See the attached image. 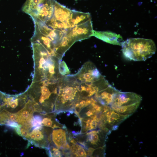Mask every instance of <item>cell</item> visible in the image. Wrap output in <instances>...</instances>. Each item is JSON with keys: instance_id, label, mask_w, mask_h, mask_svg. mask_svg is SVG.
Returning a JSON list of instances; mask_svg holds the SVG:
<instances>
[{"instance_id": "obj_1", "label": "cell", "mask_w": 157, "mask_h": 157, "mask_svg": "<svg viewBox=\"0 0 157 157\" xmlns=\"http://www.w3.org/2000/svg\"><path fill=\"white\" fill-rule=\"evenodd\" d=\"M121 46L125 57L130 60L144 61L151 57L155 53L154 42L150 39L131 38L122 42Z\"/></svg>"}, {"instance_id": "obj_2", "label": "cell", "mask_w": 157, "mask_h": 157, "mask_svg": "<svg viewBox=\"0 0 157 157\" xmlns=\"http://www.w3.org/2000/svg\"><path fill=\"white\" fill-rule=\"evenodd\" d=\"M55 121L62 125V128L69 131L74 135L80 134L82 129L81 119L78 113L70 110L60 111L56 113Z\"/></svg>"}, {"instance_id": "obj_3", "label": "cell", "mask_w": 157, "mask_h": 157, "mask_svg": "<svg viewBox=\"0 0 157 157\" xmlns=\"http://www.w3.org/2000/svg\"><path fill=\"white\" fill-rule=\"evenodd\" d=\"M142 97L132 92H122L118 91L115 95L110 106L113 109L140 103Z\"/></svg>"}, {"instance_id": "obj_4", "label": "cell", "mask_w": 157, "mask_h": 157, "mask_svg": "<svg viewBox=\"0 0 157 157\" xmlns=\"http://www.w3.org/2000/svg\"><path fill=\"white\" fill-rule=\"evenodd\" d=\"M103 111V123L111 131L117 129L119 125L129 117L118 114L109 106L105 108Z\"/></svg>"}, {"instance_id": "obj_5", "label": "cell", "mask_w": 157, "mask_h": 157, "mask_svg": "<svg viewBox=\"0 0 157 157\" xmlns=\"http://www.w3.org/2000/svg\"><path fill=\"white\" fill-rule=\"evenodd\" d=\"M32 101L29 100L24 107L17 113V122L21 126H31V123L34 112Z\"/></svg>"}, {"instance_id": "obj_6", "label": "cell", "mask_w": 157, "mask_h": 157, "mask_svg": "<svg viewBox=\"0 0 157 157\" xmlns=\"http://www.w3.org/2000/svg\"><path fill=\"white\" fill-rule=\"evenodd\" d=\"M118 91L110 84L106 88L96 93L94 97L101 105L110 106L115 95Z\"/></svg>"}, {"instance_id": "obj_7", "label": "cell", "mask_w": 157, "mask_h": 157, "mask_svg": "<svg viewBox=\"0 0 157 157\" xmlns=\"http://www.w3.org/2000/svg\"><path fill=\"white\" fill-rule=\"evenodd\" d=\"M93 36L107 43L121 45L122 40L119 34L110 31H101L93 30Z\"/></svg>"}, {"instance_id": "obj_8", "label": "cell", "mask_w": 157, "mask_h": 157, "mask_svg": "<svg viewBox=\"0 0 157 157\" xmlns=\"http://www.w3.org/2000/svg\"><path fill=\"white\" fill-rule=\"evenodd\" d=\"M42 129V126L34 128L32 132L29 133L27 140L36 146L47 149L44 146V136Z\"/></svg>"}, {"instance_id": "obj_9", "label": "cell", "mask_w": 157, "mask_h": 157, "mask_svg": "<svg viewBox=\"0 0 157 157\" xmlns=\"http://www.w3.org/2000/svg\"><path fill=\"white\" fill-rule=\"evenodd\" d=\"M53 141L58 148L67 144L65 131L61 129L54 130L52 133Z\"/></svg>"}, {"instance_id": "obj_10", "label": "cell", "mask_w": 157, "mask_h": 157, "mask_svg": "<svg viewBox=\"0 0 157 157\" xmlns=\"http://www.w3.org/2000/svg\"><path fill=\"white\" fill-rule=\"evenodd\" d=\"M140 104V103H138L129 106L112 109L120 115L130 117L136 110Z\"/></svg>"}, {"instance_id": "obj_11", "label": "cell", "mask_w": 157, "mask_h": 157, "mask_svg": "<svg viewBox=\"0 0 157 157\" xmlns=\"http://www.w3.org/2000/svg\"><path fill=\"white\" fill-rule=\"evenodd\" d=\"M99 132L98 131L96 133L88 135L89 136L88 138V141L92 145L98 146V144L99 145V142H101L100 136L99 135Z\"/></svg>"}, {"instance_id": "obj_12", "label": "cell", "mask_w": 157, "mask_h": 157, "mask_svg": "<svg viewBox=\"0 0 157 157\" xmlns=\"http://www.w3.org/2000/svg\"><path fill=\"white\" fill-rule=\"evenodd\" d=\"M71 149L72 152L75 151L74 154L76 156L85 157L86 156V154L85 150L78 145L75 146H72Z\"/></svg>"}, {"instance_id": "obj_13", "label": "cell", "mask_w": 157, "mask_h": 157, "mask_svg": "<svg viewBox=\"0 0 157 157\" xmlns=\"http://www.w3.org/2000/svg\"><path fill=\"white\" fill-rule=\"evenodd\" d=\"M42 124L44 126L52 128H57L59 127L56 124H53V121L50 118L46 117L43 119L42 121Z\"/></svg>"}, {"instance_id": "obj_14", "label": "cell", "mask_w": 157, "mask_h": 157, "mask_svg": "<svg viewBox=\"0 0 157 157\" xmlns=\"http://www.w3.org/2000/svg\"><path fill=\"white\" fill-rule=\"evenodd\" d=\"M52 151L53 152L50 153V156H53V157L61 156L60 152L58 149L53 148Z\"/></svg>"}, {"instance_id": "obj_15", "label": "cell", "mask_w": 157, "mask_h": 157, "mask_svg": "<svg viewBox=\"0 0 157 157\" xmlns=\"http://www.w3.org/2000/svg\"><path fill=\"white\" fill-rule=\"evenodd\" d=\"M94 113L92 112V110H89L86 113V115L88 117H91L94 115Z\"/></svg>"}, {"instance_id": "obj_16", "label": "cell", "mask_w": 157, "mask_h": 157, "mask_svg": "<svg viewBox=\"0 0 157 157\" xmlns=\"http://www.w3.org/2000/svg\"></svg>"}]
</instances>
